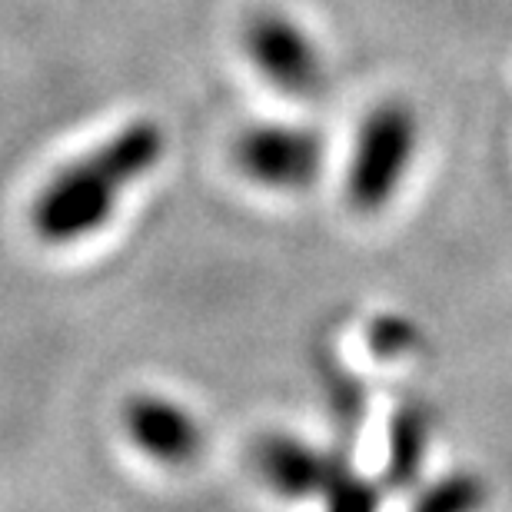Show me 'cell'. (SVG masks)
I'll list each match as a JSON object with an SVG mask.
<instances>
[{"mask_svg": "<svg viewBox=\"0 0 512 512\" xmlns=\"http://www.w3.org/2000/svg\"><path fill=\"white\" fill-rule=\"evenodd\" d=\"M124 423L130 439L143 453L167 466H187L200 456L203 429L190 409L167 396H133L124 409Z\"/></svg>", "mask_w": 512, "mask_h": 512, "instance_id": "8992f818", "label": "cell"}, {"mask_svg": "<svg viewBox=\"0 0 512 512\" xmlns=\"http://www.w3.org/2000/svg\"><path fill=\"white\" fill-rule=\"evenodd\" d=\"M419 147V117L406 100H383L366 114L346 170V200L353 210L376 213L393 203L409 177Z\"/></svg>", "mask_w": 512, "mask_h": 512, "instance_id": "7a4b0ae2", "label": "cell"}, {"mask_svg": "<svg viewBox=\"0 0 512 512\" xmlns=\"http://www.w3.org/2000/svg\"><path fill=\"white\" fill-rule=\"evenodd\" d=\"M243 47L260 77L283 97L313 100L326 90V60L316 40L280 10H260L243 30Z\"/></svg>", "mask_w": 512, "mask_h": 512, "instance_id": "277c9868", "label": "cell"}, {"mask_svg": "<svg viewBox=\"0 0 512 512\" xmlns=\"http://www.w3.org/2000/svg\"><path fill=\"white\" fill-rule=\"evenodd\" d=\"M163 153L167 133L157 120H133L47 183L34 207V230L47 243H74L97 233Z\"/></svg>", "mask_w": 512, "mask_h": 512, "instance_id": "6da1fadb", "label": "cell"}, {"mask_svg": "<svg viewBox=\"0 0 512 512\" xmlns=\"http://www.w3.org/2000/svg\"><path fill=\"white\" fill-rule=\"evenodd\" d=\"M320 133L293 124H260L237 140V167L270 190H303L323 167Z\"/></svg>", "mask_w": 512, "mask_h": 512, "instance_id": "5b68a950", "label": "cell"}, {"mask_svg": "<svg viewBox=\"0 0 512 512\" xmlns=\"http://www.w3.org/2000/svg\"><path fill=\"white\" fill-rule=\"evenodd\" d=\"M479 503V489L469 479H446V483L433 486V493L423 496V506L429 509H466Z\"/></svg>", "mask_w": 512, "mask_h": 512, "instance_id": "ba28073f", "label": "cell"}, {"mask_svg": "<svg viewBox=\"0 0 512 512\" xmlns=\"http://www.w3.org/2000/svg\"><path fill=\"white\" fill-rule=\"evenodd\" d=\"M429 443V419L419 406L406 403L396 409L393 423H389V476L396 483H409L419 473Z\"/></svg>", "mask_w": 512, "mask_h": 512, "instance_id": "52a82bcc", "label": "cell"}, {"mask_svg": "<svg viewBox=\"0 0 512 512\" xmlns=\"http://www.w3.org/2000/svg\"><path fill=\"white\" fill-rule=\"evenodd\" d=\"M256 466L276 493L306 499L323 496L333 509H370L376 489L353 473L340 456H330L303 439L266 436L256 449Z\"/></svg>", "mask_w": 512, "mask_h": 512, "instance_id": "3957f363", "label": "cell"}]
</instances>
